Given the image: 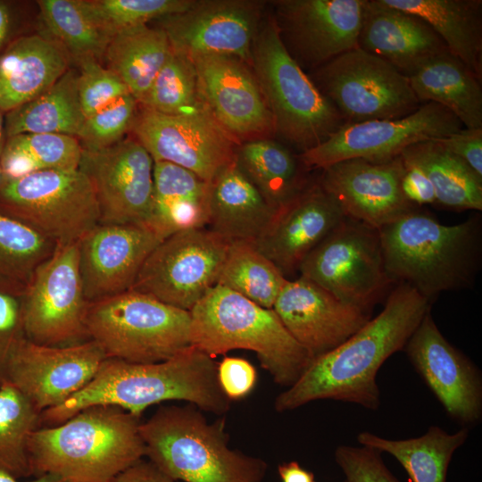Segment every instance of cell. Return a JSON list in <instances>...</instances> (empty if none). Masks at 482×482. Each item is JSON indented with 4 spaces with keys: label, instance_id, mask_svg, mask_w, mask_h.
Instances as JSON below:
<instances>
[{
    "label": "cell",
    "instance_id": "obj_28",
    "mask_svg": "<svg viewBox=\"0 0 482 482\" xmlns=\"http://www.w3.org/2000/svg\"><path fill=\"white\" fill-rule=\"evenodd\" d=\"M274 212L236 160L210 182L207 226L229 241H254L264 231Z\"/></svg>",
    "mask_w": 482,
    "mask_h": 482
},
{
    "label": "cell",
    "instance_id": "obj_36",
    "mask_svg": "<svg viewBox=\"0 0 482 482\" xmlns=\"http://www.w3.org/2000/svg\"><path fill=\"white\" fill-rule=\"evenodd\" d=\"M235 160L275 211L304 187L301 183L299 159L275 140L266 137L244 142L237 147Z\"/></svg>",
    "mask_w": 482,
    "mask_h": 482
},
{
    "label": "cell",
    "instance_id": "obj_21",
    "mask_svg": "<svg viewBox=\"0 0 482 482\" xmlns=\"http://www.w3.org/2000/svg\"><path fill=\"white\" fill-rule=\"evenodd\" d=\"M203 99L219 125L235 140L266 138L274 124L251 66L232 56L192 60Z\"/></svg>",
    "mask_w": 482,
    "mask_h": 482
},
{
    "label": "cell",
    "instance_id": "obj_47",
    "mask_svg": "<svg viewBox=\"0 0 482 482\" xmlns=\"http://www.w3.org/2000/svg\"><path fill=\"white\" fill-rule=\"evenodd\" d=\"M219 386L231 400H240L253 389L257 380V371L247 360L240 357H224L217 363Z\"/></svg>",
    "mask_w": 482,
    "mask_h": 482
},
{
    "label": "cell",
    "instance_id": "obj_50",
    "mask_svg": "<svg viewBox=\"0 0 482 482\" xmlns=\"http://www.w3.org/2000/svg\"><path fill=\"white\" fill-rule=\"evenodd\" d=\"M403 160L401 188L404 198L412 206L436 203L434 187L426 173L416 164Z\"/></svg>",
    "mask_w": 482,
    "mask_h": 482
},
{
    "label": "cell",
    "instance_id": "obj_18",
    "mask_svg": "<svg viewBox=\"0 0 482 482\" xmlns=\"http://www.w3.org/2000/svg\"><path fill=\"white\" fill-rule=\"evenodd\" d=\"M274 5L282 42L303 71L358 47L365 0H278Z\"/></svg>",
    "mask_w": 482,
    "mask_h": 482
},
{
    "label": "cell",
    "instance_id": "obj_20",
    "mask_svg": "<svg viewBox=\"0 0 482 482\" xmlns=\"http://www.w3.org/2000/svg\"><path fill=\"white\" fill-rule=\"evenodd\" d=\"M427 386L455 421L467 426L482 415V378L474 363L441 333L430 310L404 348Z\"/></svg>",
    "mask_w": 482,
    "mask_h": 482
},
{
    "label": "cell",
    "instance_id": "obj_52",
    "mask_svg": "<svg viewBox=\"0 0 482 482\" xmlns=\"http://www.w3.org/2000/svg\"><path fill=\"white\" fill-rule=\"evenodd\" d=\"M112 482H175L150 461L139 460L120 474Z\"/></svg>",
    "mask_w": 482,
    "mask_h": 482
},
{
    "label": "cell",
    "instance_id": "obj_5",
    "mask_svg": "<svg viewBox=\"0 0 482 482\" xmlns=\"http://www.w3.org/2000/svg\"><path fill=\"white\" fill-rule=\"evenodd\" d=\"M189 312L192 346L213 359L232 350L253 351L279 386L294 385L312 361L273 309L263 308L220 284Z\"/></svg>",
    "mask_w": 482,
    "mask_h": 482
},
{
    "label": "cell",
    "instance_id": "obj_11",
    "mask_svg": "<svg viewBox=\"0 0 482 482\" xmlns=\"http://www.w3.org/2000/svg\"><path fill=\"white\" fill-rule=\"evenodd\" d=\"M298 271L369 314L392 283L378 230L346 217L306 256Z\"/></svg>",
    "mask_w": 482,
    "mask_h": 482
},
{
    "label": "cell",
    "instance_id": "obj_40",
    "mask_svg": "<svg viewBox=\"0 0 482 482\" xmlns=\"http://www.w3.org/2000/svg\"><path fill=\"white\" fill-rule=\"evenodd\" d=\"M42 21L52 38L58 41L77 63L99 61L111 38L91 20L81 0L37 1Z\"/></svg>",
    "mask_w": 482,
    "mask_h": 482
},
{
    "label": "cell",
    "instance_id": "obj_17",
    "mask_svg": "<svg viewBox=\"0 0 482 482\" xmlns=\"http://www.w3.org/2000/svg\"><path fill=\"white\" fill-rule=\"evenodd\" d=\"M79 169L89 179L103 224L147 225L154 201V161L136 139L82 149Z\"/></svg>",
    "mask_w": 482,
    "mask_h": 482
},
{
    "label": "cell",
    "instance_id": "obj_37",
    "mask_svg": "<svg viewBox=\"0 0 482 482\" xmlns=\"http://www.w3.org/2000/svg\"><path fill=\"white\" fill-rule=\"evenodd\" d=\"M288 280L253 241L238 239L229 243L217 284L272 309Z\"/></svg>",
    "mask_w": 482,
    "mask_h": 482
},
{
    "label": "cell",
    "instance_id": "obj_16",
    "mask_svg": "<svg viewBox=\"0 0 482 482\" xmlns=\"http://www.w3.org/2000/svg\"><path fill=\"white\" fill-rule=\"evenodd\" d=\"M263 3L246 0L195 1L187 11L161 20L173 52L191 61L232 56L251 66L262 25Z\"/></svg>",
    "mask_w": 482,
    "mask_h": 482
},
{
    "label": "cell",
    "instance_id": "obj_32",
    "mask_svg": "<svg viewBox=\"0 0 482 482\" xmlns=\"http://www.w3.org/2000/svg\"><path fill=\"white\" fill-rule=\"evenodd\" d=\"M468 436L466 427L448 433L438 426H431L422 436L413 438L388 439L362 431L356 439L362 446L396 459L411 482H446L453 455Z\"/></svg>",
    "mask_w": 482,
    "mask_h": 482
},
{
    "label": "cell",
    "instance_id": "obj_53",
    "mask_svg": "<svg viewBox=\"0 0 482 482\" xmlns=\"http://www.w3.org/2000/svg\"><path fill=\"white\" fill-rule=\"evenodd\" d=\"M278 472L282 482H316L314 474L295 461L281 463Z\"/></svg>",
    "mask_w": 482,
    "mask_h": 482
},
{
    "label": "cell",
    "instance_id": "obj_9",
    "mask_svg": "<svg viewBox=\"0 0 482 482\" xmlns=\"http://www.w3.org/2000/svg\"><path fill=\"white\" fill-rule=\"evenodd\" d=\"M0 213L55 246L79 243L100 222L93 187L79 170H42L0 183Z\"/></svg>",
    "mask_w": 482,
    "mask_h": 482
},
{
    "label": "cell",
    "instance_id": "obj_49",
    "mask_svg": "<svg viewBox=\"0 0 482 482\" xmlns=\"http://www.w3.org/2000/svg\"><path fill=\"white\" fill-rule=\"evenodd\" d=\"M436 141L459 157L482 179V128H462L458 132Z\"/></svg>",
    "mask_w": 482,
    "mask_h": 482
},
{
    "label": "cell",
    "instance_id": "obj_12",
    "mask_svg": "<svg viewBox=\"0 0 482 482\" xmlns=\"http://www.w3.org/2000/svg\"><path fill=\"white\" fill-rule=\"evenodd\" d=\"M87 306L79 266V243L56 246L37 268L22 295L25 337L48 346L89 340Z\"/></svg>",
    "mask_w": 482,
    "mask_h": 482
},
{
    "label": "cell",
    "instance_id": "obj_14",
    "mask_svg": "<svg viewBox=\"0 0 482 482\" xmlns=\"http://www.w3.org/2000/svg\"><path fill=\"white\" fill-rule=\"evenodd\" d=\"M462 128L449 110L428 102L402 118L345 123L298 159L307 168L321 170L348 159L384 162L411 145L444 138Z\"/></svg>",
    "mask_w": 482,
    "mask_h": 482
},
{
    "label": "cell",
    "instance_id": "obj_6",
    "mask_svg": "<svg viewBox=\"0 0 482 482\" xmlns=\"http://www.w3.org/2000/svg\"><path fill=\"white\" fill-rule=\"evenodd\" d=\"M145 455L172 479L185 482H261L267 464L232 450L224 421L209 423L193 404L162 406L140 425Z\"/></svg>",
    "mask_w": 482,
    "mask_h": 482
},
{
    "label": "cell",
    "instance_id": "obj_15",
    "mask_svg": "<svg viewBox=\"0 0 482 482\" xmlns=\"http://www.w3.org/2000/svg\"><path fill=\"white\" fill-rule=\"evenodd\" d=\"M131 131L154 162L179 165L208 182L235 160L240 145L208 109L167 115L142 108Z\"/></svg>",
    "mask_w": 482,
    "mask_h": 482
},
{
    "label": "cell",
    "instance_id": "obj_23",
    "mask_svg": "<svg viewBox=\"0 0 482 482\" xmlns=\"http://www.w3.org/2000/svg\"><path fill=\"white\" fill-rule=\"evenodd\" d=\"M403 172L401 155L384 162L348 159L323 169L319 183L346 218L379 229L416 208L403 195Z\"/></svg>",
    "mask_w": 482,
    "mask_h": 482
},
{
    "label": "cell",
    "instance_id": "obj_45",
    "mask_svg": "<svg viewBox=\"0 0 482 482\" xmlns=\"http://www.w3.org/2000/svg\"><path fill=\"white\" fill-rule=\"evenodd\" d=\"M77 64L78 95L86 118L130 94L120 78L98 60L85 59Z\"/></svg>",
    "mask_w": 482,
    "mask_h": 482
},
{
    "label": "cell",
    "instance_id": "obj_35",
    "mask_svg": "<svg viewBox=\"0 0 482 482\" xmlns=\"http://www.w3.org/2000/svg\"><path fill=\"white\" fill-rule=\"evenodd\" d=\"M77 78V70L69 69L46 92L6 112V138L23 133H57L77 137L86 119L79 100Z\"/></svg>",
    "mask_w": 482,
    "mask_h": 482
},
{
    "label": "cell",
    "instance_id": "obj_57",
    "mask_svg": "<svg viewBox=\"0 0 482 482\" xmlns=\"http://www.w3.org/2000/svg\"><path fill=\"white\" fill-rule=\"evenodd\" d=\"M2 179H3V176H2L1 170H0V183H1Z\"/></svg>",
    "mask_w": 482,
    "mask_h": 482
},
{
    "label": "cell",
    "instance_id": "obj_30",
    "mask_svg": "<svg viewBox=\"0 0 482 482\" xmlns=\"http://www.w3.org/2000/svg\"><path fill=\"white\" fill-rule=\"evenodd\" d=\"M406 76L420 104L436 103L464 128H482L481 79L449 52L428 60Z\"/></svg>",
    "mask_w": 482,
    "mask_h": 482
},
{
    "label": "cell",
    "instance_id": "obj_44",
    "mask_svg": "<svg viewBox=\"0 0 482 482\" xmlns=\"http://www.w3.org/2000/svg\"><path fill=\"white\" fill-rule=\"evenodd\" d=\"M137 104L128 94L87 117L77 136L82 149L99 150L124 139L134 124Z\"/></svg>",
    "mask_w": 482,
    "mask_h": 482
},
{
    "label": "cell",
    "instance_id": "obj_51",
    "mask_svg": "<svg viewBox=\"0 0 482 482\" xmlns=\"http://www.w3.org/2000/svg\"><path fill=\"white\" fill-rule=\"evenodd\" d=\"M0 170L3 179H16L40 170L27 154L6 145L0 155Z\"/></svg>",
    "mask_w": 482,
    "mask_h": 482
},
{
    "label": "cell",
    "instance_id": "obj_43",
    "mask_svg": "<svg viewBox=\"0 0 482 482\" xmlns=\"http://www.w3.org/2000/svg\"><path fill=\"white\" fill-rule=\"evenodd\" d=\"M4 145L27 154L42 170H77L82 146L76 137L57 133H23L7 137Z\"/></svg>",
    "mask_w": 482,
    "mask_h": 482
},
{
    "label": "cell",
    "instance_id": "obj_22",
    "mask_svg": "<svg viewBox=\"0 0 482 482\" xmlns=\"http://www.w3.org/2000/svg\"><path fill=\"white\" fill-rule=\"evenodd\" d=\"M163 239L145 224L99 223L79 242V266L88 303L129 290Z\"/></svg>",
    "mask_w": 482,
    "mask_h": 482
},
{
    "label": "cell",
    "instance_id": "obj_2",
    "mask_svg": "<svg viewBox=\"0 0 482 482\" xmlns=\"http://www.w3.org/2000/svg\"><path fill=\"white\" fill-rule=\"evenodd\" d=\"M187 401L215 414L226 413L230 401L217 380V362L194 346L153 363L106 358L94 378L62 404L41 413V427L64 422L93 405H113L141 417L151 405Z\"/></svg>",
    "mask_w": 482,
    "mask_h": 482
},
{
    "label": "cell",
    "instance_id": "obj_39",
    "mask_svg": "<svg viewBox=\"0 0 482 482\" xmlns=\"http://www.w3.org/2000/svg\"><path fill=\"white\" fill-rule=\"evenodd\" d=\"M55 247L34 229L0 213V290L22 295Z\"/></svg>",
    "mask_w": 482,
    "mask_h": 482
},
{
    "label": "cell",
    "instance_id": "obj_1",
    "mask_svg": "<svg viewBox=\"0 0 482 482\" xmlns=\"http://www.w3.org/2000/svg\"><path fill=\"white\" fill-rule=\"evenodd\" d=\"M430 303L409 285L399 283L382 311L347 340L316 357L297 381L274 402L278 412L293 411L317 400L380 406L377 374L394 353L403 350Z\"/></svg>",
    "mask_w": 482,
    "mask_h": 482
},
{
    "label": "cell",
    "instance_id": "obj_42",
    "mask_svg": "<svg viewBox=\"0 0 482 482\" xmlns=\"http://www.w3.org/2000/svg\"><path fill=\"white\" fill-rule=\"evenodd\" d=\"M195 0H81L87 15L110 38L150 21L181 13Z\"/></svg>",
    "mask_w": 482,
    "mask_h": 482
},
{
    "label": "cell",
    "instance_id": "obj_7",
    "mask_svg": "<svg viewBox=\"0 0 482 482\" xmlns=\"http://www.w3.org/2000/svg\"><path fill=\"white\" fill-rule=\"evenodd\" d=\"M251 68L271 113L275 133L301 153L323 143L346 123L288 53L273 17L259 29Z\"/></svg>",
    "mask_w": 482,
    "mask_h": 482
},
{
    "label": "cell",
    "instance_id": "obj_13",
    "mask_svg": "<svg viewBox=\"0 0 482 482\" xmlns=\"http://www.w3.org/2000/svg\"><path fill=\"white\" fill-rule=\"evenodd\" d=\"M229 243L205 228L176 232L151 252L130 289L189 312L217 285Z\"/></svg>",
    "mask_w": 482,
    "mask_h": 482
},
{
    "label": "cell",
    "instance_id": "obj_56",
    "mask_svg": "<svg viewBox=\"0 0 482 482\" xmlns=\"http://www.w3.org/2000/svg\"><path fill=\"white\" fill-rule=\"evenodd\" d=\"M3 112L0 111V155L3 151L5 140L4 139V120L3 118Z\"/></svg>",
    "mask_w": 482,
    "mask_h": 482
},
{
    "label": "cell",
    "instance_id": "obj_34",
    "mask_svg": "<svg viewBox=\"0 0 482 482\" xmlns=\"http://www.w3.org/2000/svg\"><path fill=\"white\" fill-rule=\"evenodd\" d=\"M401 157L426 173L436 204L456 211L482 210V179L438 141L411 145Z\"/></svg>",
    "mask_w": 482,
    "mask_h": 482
},
{
    "label": "cell",
    "instance_id": "obj_31",
    "mask_svg": "<svg viewBox=\"0 0 482 482\" xmlns=\"http://www.w3.org/2000/svg\"><path fill=\"white\" fill-rule=\"evenodd\" d=\"M426 21L448 52L482 78L481 0H383Z\"/></svg>",
    "mask_w": 482,
    "mask_h": 482
},
{
    "label": "cell",
    "instance_id": "obj_24",
    "mask_svg": "<svg viewBox=\"0 0 482 482\" xmlns=\"http://www.w3.org/2000/svg\"><path fill=\"white\" fill-rule=\"evenodd\" d=\"M272 309L312 360L341 345L370 319L302 276L287 281Z\"/></svg>",
    "mask_w": 482,
    "mask_h": 482
},
{
    "label": "cell",
    "instance_id": "obj_4",
    "mask_svg": "<svg viewBox=\"0 0 482 482\" xmlns=\"http://www.w3.org/2000/svg\"><path fill=\"white\" fill-rule=\"evenodd\" d=\"M378 230L391 281L409 285L429 303L474 282L481 254L479 217L444 225L414 208Z\"/></svg>",
    "mask_w": 482,
    "mask_h": 482
},
{
    "label": "cell",
    "instance_id": "obj_3",
    "mask_svg": "<svg viewBox=\"0 0 482 482\" xmlns=\"http://www.w3.org/2000/svg\"><path fill=\"white\" fill-rule=\"evenodd\" d=\"M141 417L113 405H93L31 435L32 476L65 482H112L145 455Z\"/></svg>",
    "mask_w": 482,
    "mask_h": 482
},
{
    "label": "cell",
    "instance_id": "obj_54",
    "mask_svg": "<svg viewBox=\"0 0 482 482\" xmlns=\"http://www.w3.org/2000/svg\"><path fill=\"white\" fill-rule=\"evenodd\" d=\"M12 27V12L11 6L0 1V53L7 41Z\"/></svg>",
    "mask_w": 482,
    "mask_h": 482
},
{
    "label": "cell",
    "instance_id": "obj_33",
    "mask_svg": "<svg viewBox=\"0 0 482 482\" xmlns=\"http://www.w3.org/2000/svg\"><path fill=\"white\" fill-rule=\"evenodd\" d=\"M171 53L165 31L145 24L114 35L104 56L139 104Z\"/></svg>",
    "mask_w": 482,
    "mask_h": 482
},
{
    "label": "cell",
    "instance_id": "obj_29",
    "mask_svg": "<svg viewBox=\"0 0 482 482\" xmlns=\"http://www.w3.org/2000/svg\"><path fill=\"white\" fill-rule=\"evenodd\" d=\"M154 201L147 223L162 239L208 225L210 182L167 162H154Z\"/></svg>",
    "mask_w": 482,
    "mask_h": 482
},
{
    "label": "cell",
    "instance_id": "obj_55",
    "mask_svg": "<svg viewBox=\"0 0 482 482\" xmlns=\"http://www.w3.org/2000/svg\"><path fill=\"white\" fill-rule=\"evenodd\" d=\"M0 482H22L20 479L12 477V475L0 471ZM26 482H65L62 479L52 476V475H43L34 478L32 480Z\"/></svg>",
    "mask_w": 482,
    "mask_h": 482
},
{
    "label": "cell",
    "instance_id": "obj_27",
    "mask_svg": "<svg viewBox=\"0 0 482 482\" xmlns=\"http://www.w3.org/2000/svg\"><path fill=\"white\" fill-rule=\"evenodd\" d=\"M71 58L51 37H20L0 53V111L8 112L37 97L68 71Z\"/></svg>",
    "mask_w": 482,
    "mask_h": 482
},
{
    "label": "cell",
    "instance_id": "obj_48",
    "mask_svg": "<svg viewBox=\"0 0 482 482\" xmlns=\"http://www.w3.org/2000/svg\"><path fill=\"white\" fill-rule=\"evenodd\" d=\"M24 337L22 295L0 290V360L6 364L12 351Z\"/></svg>",
    "mask_w": 482,
    "mask_h": 482
},
{
    "label": "cell",
    "instance_id": "obj_26",
    "mask_svg": "<svg viewBox=\"0 0 482 482\" xmlns=\"http://www.w3.org/2000/svg\"><path fill=\"white\" fill-rule=\"evenodd\" d=\"M358 47L385 60L405 75L428 60L448 52L426 21L383 0H365Z\"/></svg>",
    "mask_w": 482,
    "mask_h": 482
},
{
    "label": "cell",
    "instance_id": "obj_38",
    "mask_svg": "<svg viewBox=\"0 0 482 482\" xmlns=\"http://www.w3.org/2000/svg\"><path fill=\"white\" fill-rule=\"evenodd\" d=\"M41 427V413L11 383L0 386V471L20 479L31 477L29 442Z\"/></svg>",
    "mask_w": 482,
    "mask_h": 482
},
{
    "label": "cell",
    "instance_id": "obj_46",
    "mask_svg": "<svg viewBox=\"0 0 482 482\" xmlns=\"http://www.w3.org/2000/svg\"><path fill=\"white\" fill-rule=\"evenodd\" d=\"M381 453L365 446L338 445L335 461L345 482H401L385 464Z\"/></svg>",
    "mask_w": 482,
    "mask_h": 482
},
{
    "label": "cell",
    "instance_id": "obj_25",
    "mask_svg": "<svg viewBox=\"0 0 482 482\" xmlns=\"http://www.w3.org/2000/svg\"><path fill=\"white\" fill-rule=\"evenodd\" d=\"M345 218L335 200L317 182L304 186L278 208L253 242L288 278Z\"/></svg>",
    "mask_w": 482,
    "mask_h": 482
},
{
    "label": "cell",
    "instance_id": "obj_8",
    "mask_svg": "<svg viewBox=\"0 0 482 482\" xmlns=\"http://www.w3.org/2000/svg\"><path fill=\"white\" fill-rule=\"evenodd\" d=\"M190 312L129 289L88 303L86 330L106 358L136 363L163 362L190 345Z\"/></svg>",
    "mask_w": 482,
    "mask_h": 482
},
{
    "label": "cell",
    "instance_id": "obj_19",
    "mask_svg": "<svg viewBox=\"0 0 482 482\" xmlns=\"http://www.w3.org/2000/svg\"><path fill=\"white\" fill-rule=\"evenodd\" d=\"M106 356L93 340L48 346L21 339L7 362L9 380L40 413L62 404L96 375Z\"/></svg>",
    "mask_w": 482,
    "mask_h": 482
},
{
    "label": "cell",
    "instance_id": "obj_10",
    "mask_svg": "<svg viewBox=\"0 0 482 482\" xmlns=\"http://www.w3.org/2000/svg\"><path fill=\"white\" fill-rule=\"evenodd\" d=\"M310 78L346 123L402 118L420 105L405 74L360 47L314 70Z\"/></svg>",
    "mask_w": 482,
    "mask_h": 482
},
{
    "label": "cell",
    "instance_id": "obj_41",
    "mask_svg": "<svg viewBox=\"0 0 482 482\" xmlns=\"http://www.w3.org/2000/svg\"><path fill=\"white\" fill-rule=\"evenodd\" d=\"M139 104L167 115L192 114L208 109L194 62L173 51Z\"/></svg>",
    "mask_w": 482,
    "mask_h": 482
}]
</instances>
